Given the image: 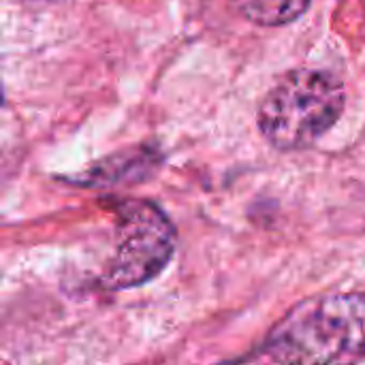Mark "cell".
Segmentation results:
<instances>
[{
    "mask_svg": "<svg viewBox=\"0 0 365 365\" xmlns=\"http://www.w3.org/2000/svg\"><path fill=\"white\" fill-rule=\"evenodd\" d=\"M160 156L154 148H130L118 152L113 156L103 158L94 167H90L81 175V184L86 186H111V184H126L139 182L156 171Z\"/></svg>",
    "mask_w": 365,
    "mask_h": 365,
    "instance_id": "277c9868",
    "label": "cell"
},
{
    "mask_svg": "<svg viewBox=\"0 0 365 365\" xmlns=\"http://www.w3.org/2000/svg\"><path fill=\"white\" fill-rule=\"evenodd\" d=\"M113 214V250L101 284L109 291L148 284L171 261L178 244L175 229L158 205L143 199H126Z\"/></svg>",
    "mask_w": 365,
    "mask_h": 365,
    "instance_id": "3957f363",
    "label": "cell"
},
{
    "mask_svg": "<svg viewBox=\"0 0 365 365\" xmlns=\"http://www.w3.org/2000/svg\"><path fill=\"white\" fill-rule=\"evenodd\" d=\"M365 359V293H340L295 306L244 361L359 364Z\"/></svg>",
    "mask_w": 365,
    "mask_h": 365,
    "instance_id": "6da1fadb",
    "label": "cell"
},
{
    "mask_svg": "<svg viewBox=\"0 0 365 365\" xmlns=\"http://www.w3.org/2000/svg\"><path fill=\"white\" fill-rule=\"evenodd\" d=\"M312 0H235L240 13L259 26H284L295 21Z\"/></svg>",
    "mask_w": 365,
    "mask_h": 365,
    "instance_id": "5b68a950",
    "label": "cell"
},
{
    "mask_svg": "<svg viewBox=\"0 0 365 365\" xmlns=\"http://www.w3.org/2000/svg\"><path fill=\"white\" fill-rule=\"evenodd\" d=\"M344 103V86L334 73L323 68L289 71L261 103V135L282 152L310 148L338 122Z\"/></svg>",
    "mask_w": 365,
    "mask_h": 365,
    "instance_id": "7a4b0ae2",
    "label": "cell"
}]
</instances>
